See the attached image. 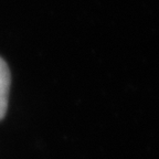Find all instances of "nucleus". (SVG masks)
I'll use <instances>...</instances> for the list:
<instances>
[{
	"instance_id": "1",
	"label": "nucleus",
	"mask_w": 159,
	"mask_h": 159,
	"mask_svg": "<svg viewBox=\"0 0 159 159\" xmlns=\"http://www.w3.org/2000/svg\"><path fill=\"white\" fill-rule=\"evenodd\" d=\"M10 89V71L7 63L0 57V119L6 115Z\"/></svg>"
}]
</instances>
